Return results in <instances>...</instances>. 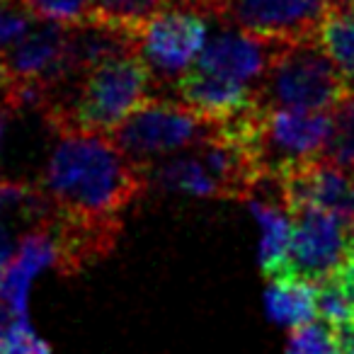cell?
<instances>
[{
  "instance_id": "1",
  "label": "cell",
  "mask_w": 354,
  "mask_h": 354,
  "mask_svg": "<svg viewBox=\"0 0 354 354\" xmlns=\"http://www.w3.org/2000/svg\"><path fill=\"white\" fill-rule=\"evenodd\" d=\"M39 189L51 214L83 226L122 231V216L138 202L148 170L133 162L109 133L56 124Z\"/></svg>"
},
{
  "instance_id": "2",
  "label": "cell",
  "mask_w": 354,
  "mask_h": 354,
  "mask_svg": "<svg viewBox=\"0 0 354 354\" xmlns=\"http://www.w3.org/2000/svg\"><path fill=\"white\" fill-rule=\"evenodd\" d=\"M153 80L136 49L122 51L80 73L44 112L49 127L112 133L153 93Z\"/></svg>"
},
{
  "instance_id": "3",
  "label": "cell",
  "mask_w": 354,
  "mask_h": 354,
  "mask_svg": "<svg viewBox=\"0 0 354 354\" xmlns=\"http://www.w3.org/2000/svg\"><path fill=\"white\" fill-rule=\"evenodd\" d=\"M349 85L318 39L291 41L279 49L260 88L262 107L333 112L349 95Z\"/></svg>"
},
{
  "instance_id": "4",
  "label": "cell",
  "mask_w": 354,
  "mask_h": 354,
  "mask_svg": "<svg viewBox=\"0 0 354 354\" xmlns=\"http://www.w3.org/2000/svg\"><path fill=\"white\" fill-rule=\"evenodd\" d=\"M333 136V112L257 107L248 117V138L265 180L325 158Z\"/></svg>"
},
{
  "instance_id": "5",
  "label": "cell",
  "mask_w": 354,
  "mask_h": 354,
  "mask_svg": "<svg viewBox=\"0 0 354 354\" xmlns=\"http://www.w3.org/2000/svg\"><path fill=\"white\" fill-rule=\"evenodd\" d=\"M218 124L221 122L204 117L185 102L148 97L109 136L133 162L151 170V162L156 158L189 151L207 141L218 129Z\"/></svg>"
},
{
  "instance_id": "6",
  "label": "cell",
  "mask_w": 354,
  "mask_h": 354,
  "mask_svg": "<svg viewBox=\"0 0 354 354\" xmlns=\"http://www.w3.org/2000/svg\"><path fill=\"white\" fill-rule=\"evenodd\" d=\"M209 20L199 8L170 0L146 17L136 30V54L151 73L153 88H175L202 54Z\"/></svg>"
},
{
  "instance_id": "7",
  "label": "cell",
  "mask_w": 354,
  "mask_h": 354,
  "mask_svg": "<svg viewBox=\"0 0 354 354\" xmlns=\"http://www.w3.org/2000/svg\"><path fill=\"white\" fill-rule=\"evenodd\" d=\"M352 252L349 223L318 207L291 212V255L289 274L318 281L337 272Z\"/></svg>"
},
{
  "instance_id": "8",
  "label": "cell",
  "mask_w": 354,
  "mask_h": 354,
  "mask_svg": "<svg viewBox=\"0 0 354 354\" xmlns=\"http://www.w3.org/2000/svg\"><path fill=\"white\" fill-rule=\"evenodd\" d=\"M333 0H226L221 22L279 41L315 39Z\"/></svg>"
},
{
  "instance_id": "9",
  "label": "cell",
  "mask_w": 354,
  "mask_h": 354,
  "mask_svg": "<svg viewBox=\"0 0 354 354\" xmlns=\"http://www.w3.org/2000/svg\"><path fill=\"white\" fill-rule=\"evenodd\" d=\"M277 183L281 207L289 214L304 207H318L347 223L354 221V167L318 158L284 172Z\"/></svg>"
},
{
  "instance_id": "10",
  "label": "cell",
  "mask_w": 354,
  "mask_h": 354,
  "mask_svg": "<svg viewBox=\"0 0 354 354\" xmlns=\"http://www.w3.org/2000/svg\"><path fill=\"white\" fill-rule=\"evenodd\" d=\"M284 44H289V41L270 39V37H262L257 32L231 25L204 44L194 68H202L207 73L238 80V83L260 90L272 61Z\"/></svg>"
},
{
  "instance_id": "11",
  "label": "cell",
  "mask_w": 354,
  "mask_h": 354,
  "mask_svg": "<svg viewBox=\"0 0 354 354\" xmlns=\"http://www.w3.org/2000/svg\"><path fill=\"white\" fill-rule=\"evenodd\" d=\"M175 93L185 104L194 107L199 114L214 119V122H228V119H236L241 114L262 107L257 88L207 73L194 66L177 80Z\"/></svg>"
},
{
  "instance_id": "12",
  "label": "cell",
  "mask_w": 354,
  "mask_h": 354,
  "mask_svg": "<svg viewBox=\"0 0 354 354\" xmlns=\"http://www.w3.org/2000/svg\"><path fill=\"white\" fill-rule=\"evenodd\" d=\"M250 212L262 228L260 236V267L267 279L289 274L291 255V214L274 202L252 199Z\"/></svg>"
},
{
  "instance_id": "13",
  "label": "cell",
  "mask_w": 354,
  "mask_h": 354,
  "mask_svg": "<svg viewBox=\"0 0 354 354\" xmlns=\"http://www.w3.org/2000/svg\"><path fill=\"white\" fill-rule=\"evenodd\" d=\"M320 49L354 90V0H333L318 27Z\"/></svg>"
},
{
  "instance_id": "14",
  "label": "cell",
  "mask_w": 354,
  "mask_h": 354,
  "mask_svg": "<svg viewBox=\"0 0 354 354\" xmlns=\"http://www.w3.org/2000/svg\"><path fill=\"white\" fill-rule=\"evenodd\" d=\"M267 313L274 323L296 328L315 315V286L299 274L272 277L265 289Z\"/></svg>"
},
{
  "instance_id": "15",
  "label": "cell",
  "mask_w": 354,
  "mask_h": 354,
  "mask_svg": "<svg viewBox=\"0 0 354 354\" xmlns=\"http://www.w3.org/2000/svg\"><path fill=\"white\" fill-rule=\"evenodd\" d=\"M51 216V204L39 185L20 180H0V223L20 236L41 226Z\"/></svg>"
},
{
  "instance_id": "16",
  "label": "cell",
  "mask_w": 354,
  "mask_h": 354,
  "mask_svg": "<svg viewBox=\"0 0 354 354\" xmlns=\"http://www.w3.org/2000/svg\"><path fill=\"white\" fill-rule=\"evenodd\" d=\"M325 158L354 167V90L333 109V136Z\"/></svg>"
},
{
  "instance_id": "17",
  "label": "cell",
  "mask_w": 354,
  "mask_h": 354,
  "mask_svg": "<svg viewBox=\"0 0 354 354\" xmlns=\"http://www.w3.org/2000/svg\"><path fill=\"white\" fill-rule=\"evenodd\" d=\"M315 286V313L330 325H342L354 320V306L347 299L342 284L337 281V277L330 274L323 279L313 281Z\"/></svg>"
},
{
  "instance_id": "18",
  "label": "cell",
  "mask_w": 354,
  "mask_h": 354,
  "mask_svg": "<svg viewBox=\"0 0 354 354\" xmlns=\"http://www.w3.org/2000/svg\"><path fill=\"white\" fill-rule=\"evenodd\" d=\"M286 354H339L335 328L330 323L308 320L304 325H296L289 335Z\"/></svg>"
},
{
  "instance_id": "19",
  "label": "cell",
  "mask_w": 354,
  "mask_h": 354,
  "mask_svg": "<svg viewBox=\"0 0 354 354\" xmlns=\"http://www.w3.org/2000/svg\"><path fill=\"white\" fill-rule=\"evenodd\" d=\"M37 20L64 27L83 25L88 20V0H22Z\"/></svg>"
},
{
  "instance_id": "20",
  "label": "cell",
  "mask_w": 354,
  "mask_h": 354,
  "mask_svg": "<svg viewBox=\"0 0 354 354\" xmlns=\"http://www.w3.org/2000/svg\"><path fill=\"white\" fill-rule=\"evenodd\" d=\"M0 354H51L49 344L35 333L27 315H12L0 337Z\"/></svg>"
},
{
  "instance_id": "21",
  "label": "cell",
  "mask_w": 354,
  "mask_h": 354,
  "mask_svg": "<svg viewBox=\"0 0 354 354\" xmlns=\"http://www.w3.org/2000/svg\"><path fill=\"white\" fill-rule=\"evenodd\" d=\"M37 17L22 0H0V54L27 35Z\"/></svg>"
},
{
  "instance_id": "22",
  "label": "cell",
  "mask_w": 354,
  "mask_h": 354,
  "mask_svg": "<svg viewBox=\"0 0 354 354\" xmlns=\"http://www.w3.org/2000/svg\"><path fill=\"white\" fill-rule=\"evenodd\" d=\"M17 243H20V236H17L12 228H8L6 223H0V277H3L6 267L10 265V260L15 257Z\"/></svg>"
},
{
  "instance_id": "23",
  "label": "cell",
  "mask_w": 354,
  "mask_h": 354,
  "mask_svg": "<svg viewBox=\"0 0 354 354\" xmlns=\"http://www.w3.org/2000/svg\"><path fill=\"white\" fill-rule=\"evenodd\" d=\"M335 277H337V281L342 284L344 294H347V299L352 301V306H354V250L344 257V262L337 267Z\"/></svg>"
},
{
  "instance_id": "24",
  "label": "cell",
  "mask_w": 354,
  "mask_h": 354,
  "mask_svg": "<svg viewBox=\"0 0 354 354\" xmlns=\"http://www.w3.org/2000/svg\"><path fill=\"white\" fill-rule=\"evenodd\" d=\"M335 339H337V352L339 354H354V320L342 325H333Z\"/></svg>"
},
{
  "instance_id": "25",
  "label": "cell",
  "mask_w": 354,
  "mask_h": 354,
  "mask_svg": "<svg viewBox=\"0 0 354 354\" xmlns=\"http://www.w3.org/2000/svg\"><path fill=\"white\" fill-rule=\"evenodd\" d=\"M12 109L8 107V102L0 97V148H3V138H6V131H8V124H10V117H12Z\"/></svg>"
},
{
  "instance_id": "26",
  "label": "cell",
  "mask_w": 354,
  "mask_h": 354,
  "mask_svg": "<svg viewBox=\"0 0 354 354\" xmlns=\"http://www.w3.org/2000/svg\"><path fill=\"white\" fill-rule=\"evenodd\" d=\"M10 83H12V71H10V66H8V61L3 59V54H0V97L8 93Z\"/></svg>"
},
{
  "instance_id": "27",
  "label": "cell",
  "mask_w": 354,
  "mask_h": 354,
  "mask_svg": "<svg viewBox=\"0 0 354 354\" xmlns=\"http://www.w3.org/2000/svg\"><path fill=\"white\" fill-rule=\"evenodd\" d=\"M10 320H12V313L8 310V306L0 301V337H3V333H6V328L10 325Z\"/></svg>"
},
{
  "instance_id": "28",
  "label": "cell",
  "mask_w": 354,
  "mask_h": 354,
  "mask_svg": "<svg viewBox=\"0 0 354 354\" xmlns=\"http://www.w3.org/2000/svg\"><path fill=\"white\" fill-rule=\"evenodd\" d=\"M349 241H352V250H354V221L349 223Z\"/></svg>"
}]
</instances>
